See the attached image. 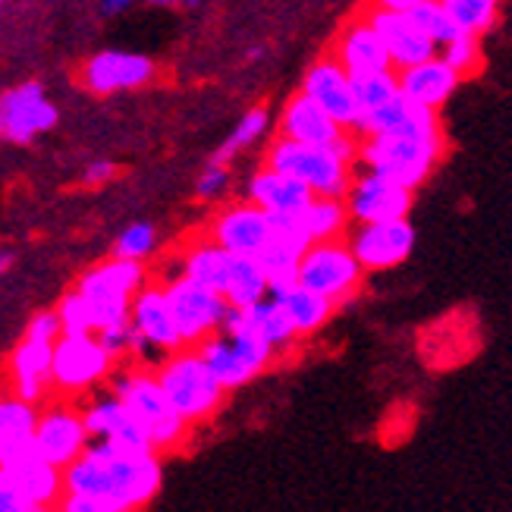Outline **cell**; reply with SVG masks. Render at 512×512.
I'll return each instance as SVG.
<instances>
[{"label": "cell", "instance_id": "obj_1", "mask_svg": "<svg viewBox=\"0 0 512 512\" xmlns=\"http://www.w3.org/2000/svg\"><path fill=\"white\" fill-rule=\"evenodd\" d=\"M161 491L158 450L95 440L63 469V494L107 500L114 512L139 509Z\"/></svg>", "mask_w": 512, "mask_h": 512}, {"label": "cell", "instance_id": "obj_2", "mask_svg": "<svg viewBox=\"0 0 512 512\" xmlns=\"http://www.w3.org/2000/svg\"><path fill=\"white\" fill-rule=\"evenodd\" d=\"M440 154H443V136L437 123V110L412 101L409 120L393 132L365 136V142L355 148V161L365 170L381 173L387 180L415 192L437 167Z\"/></svg>", "mask_w": 512, "mask_h": 512}, {"label": "cell", "instance_id": "obj_3", "mask_svg": "<svg viewBox=\"0 0 512 512\" xmlns=\"http://www.w3.org/2000/svg\"><path fill=\"white\" fill-rule=\"evenodd\" d=\"M264 164L280 173L302 180L315 195L343 198L355 167V142L346 136L333 139L330 145H305L293 139H277L264 154Z\"/></svg>", "mask_w": 512, "mask_h": 512}, {"label": "cell", "instance_id": "obj_4", "mask_svg": "<svg viewBox=\"0 0 512 512\" xmlns=\"http://www.w3.org/2000/svg\"><path fill=\"white\" fill-rule=\"evenodd\" d=\"M110 393H117L129 412L142 421L148 431V440L154 450H173L180 447V440L189 431V421L170 406L167 393L161 390L158 377L148 368H132V371H110Z\"/></svg>", "mask_w": 512, "mask_h": 512}, {"label": "cell", "instance_id": "obj_5", "mask_svg": "<svg viewBox=\"0 0 512 512\" xmlns=\"http://www.w3.org/2000/svg\"><path fill=\"white\" fill-rule=\"evenodd\" d=\"M161 390L167 393L170 406L180 412L189 425L192 421H205L211 418L220 403H224V387L217 384V377L211 374V368L198 359V352H186L176 349L170 352V359L154 371Z\"/></svg>", "mask_w": 512, "mask_h": 512}, {"label": "cell", "instance_id": "obj_6", "mask_svg": "<svg viewBox=\"0 0 512 512\" xmlns=\"http://www.w3.org/2000/svg\"><path fill=\"white\" fill-rule=\"evenodd\" d=\"M145 286V267L142 261H129V258H110L98 264L95 271H88L79 280V293L92 308L95 330L107 324H120L129 321V302L132 296Z\"/></svg>", "mask_w": 512, "mask_h": 512}, {"label": "cell", "instance_id": "obj_7", "mask_svg": "<svg viewBox=\"0 0 512 512\" xmlns=\"http://www.w3.org/2000/svg\"><path fill=\"white\" fill-rule=\"evenodd\" d=\"M296 283L327 296L333 305L352 299L362 286V264L355 261L349 242L324 239L311 242L296 267Z\"/></svg>", "mask_w": 512, "mask_h": 512}, {"label": "cell", "instance_id": "obj_8", "mask_svg": "<svg viewBox=\"0 0 512 512\" xmlns=\"http://www.w3.org/2000/svg\"><path fill=\"white\" fill-rule=\"evenodd\" d=\"M170 311H173V321L176 330H180V340L183 346H195L198 340H205L208 333H214L227 318V299L217 293L211 286H202L189 277H173L164 286Z\"/></svg>", "mask_w": 512, "mask_h": 512}, {"label": "cell", "instance_id": "obj_9", "mask_svg": "<svg viewBox=\"0 0 512 512\" xmlns=\"http://www.w3.org/2000/svg\"><path fill=\"white\" fill-rule=\"evenodd\" d=\"M114 371V359L95 340V333H60L51 355V384L70 393H82L107 381Z\"/></svg>", "mask_w": 512, "mask_h": 512}, {"label": "cell", "instance_id": "obj_10", "mask_svg": "<svg viewBox=\"0 0 512 512\" xmlns=\"http://www.w3.org/2000/svg\"><path fill=\"white\" fill-rule=\"evenodd\" d=\"M349 249L355 261L362 264V271H387V267L403 264L415 249V230L409 217L396 220H371V224H359L349 236Z\"/></svg>", "mask_w": 512, "mask_h": 512}, {"label": "cell", "instance_id": "obj_11", "mask_svg": "<svg viewBox=\"0 0 512 512\" xmlns=\"http://www.w3.org/2000/svg\"><path fill=\"white\" fill-rule=\"evenodd\" d=\"M346 214L359 224H371V220H396V217H409L412 208V192L406 186H399L387 176L365 170L352 173L349 189L343 195Z\"/></svg>", "mask_w": 512, "mask_h": 512}, {"label": "cell", "instance_id": "obj_12", "mask_svg": "<svg viewBox=\"0 0 512 512\" xmlns=\"http://www.w3.org/2000/svg\"><path fill=\"white\" fill-rule=\"evenodd\" d=\"M57 107L44 98V88L38 82L16 85L0 95V139L13 145H26L41 132L54 129Z\"/></svg>", "mask_w": 512, "mask_h": 512}, {"label": "cell", "instance_id": "obj_13", "mask_svg": "<svg viewBox=\"0 0 512 512\" xmlns=\"http://www.w3.org/2000/svg\"><path fill=\"white\" fill-rule=\"evenodd\" d=\"M88 431H85V421L82 412L70 409V406H54L44 415H38L35 421V453L41 459H48L57 469H66L85 447H88Z\"/></svg>", "mask_w": 512, "mask_h": 512}, {"label": "cell", "instance_id": "obj_14", "mask_svg": "<svg viewBox=\"0 0 512 512\" xmlns=\"http://www.w3.org/2000/svg\"><path fill=\"white\" fill-rule=\"evenodd\" d=\"M82 412L85 431L95 440H114L120 447H142V450H154L148 431L142 428V421L129 412V406L117 393H98L92 403H88Z\"/></svg>", "mask_w": 512, "mask_h": 512}, {"label": "cell", "instance_id": "obj_15", "mask_svg": "<svg viewBox=\"0 0 512 512\" xmlns=\"http://www.w3.org/2000/svg\"><path fill=\"white\" fill-rule=\"evenodd\" d=\"M368 22L381 35L384 48L390 54L393 70H406L412 63H421L437 54V44L421 32L409 13H396V10H368Z\"/></svg>", "mask_w": 512, "mask_h": 512}, {"label": "cell", "instance_id": "obj_16", "mask_svg": "<svg viewBox=\"0 0 512 512\" xmlns=\"http://www.w3.org/2000/svg\"><path fill=\"white\" fill-rule=\"evenodd\" d=\"M154 63L145 54L129 51H101L82 66V82L95 95H114L123 88H139L151 82Z\"/></svg>", "mask_w": 512, "mask_h": 512}, {"label": "cell", "instance_id": "obj_17", "mask_svg": "<svg viewBox=\"0 0 512 512\" xmlns=\"http://www.w3.org/2000/svg\"><path fill=\"white\" fill-rule=\"evenodd\" d=\"M302 92L308 98H315L327 114L337 120L343 129H352L355 117H359V104H355V92H352V79L343 66L327 57L318 60L302 79Z\"/></svg>", "mask_w": 512, "mask_h": 512}, {"label": "cell", "instance_id": "obj_18", "mask_svg": "<svg viewBox=\"0 0 512 512\" xmlns=\"http://www.w3.org/2000/svg\"><path fill=\"white\" fill-rule=\"evenodd\" d=\"M271 214L261 211L252 202H242L227 208L214 220L211 239L217 246H224L230 255H258L264 249V242L271 239Z\"/></svg>", "mask_w": 512, "mask_h": 512}, {"label": "cell", "instance_id": "obj_19", "mask_svg": "<svg viewBox=\"0 0 512 512\" xmlns=\"http://www.w3.org/2000/svg\"><path fill=\"white\" fill-rule=\"evenodd\" d=\"M333 60H337L349 73V79L368 76V73H381V70H393L384 41H381V35H377V29L368 22V16L349 22V26L343 29V35L337 38Z\"/></svg>", "mask_w": 512, "mask_h": 512}, {"label": "cell", "instance_id": "obj_20", "mask_svg": "<svg viewBox=\"0 0 512 512\" xmlns=\"http://www.w3.org/2000/svg\"><path fill=\"white\" fill-rule=\"evenodd\" d=\"M462 82V76L453 70L447 60H440L437 54L412 63L406 70H396V85H399V95H406L415 104H425V107H440L447 104L450 95L456 92V85Z\"/></svg>", "mask_w": 512, "mask_h": 512}, {"label": "cell", "instance_id": "obj_21", "mask_svg": "<svg viewBox=\"0 0 512 512\" xmlns=\"http://www.w3.org/2000/svg\"><path fill=\"white\" fill-rule=\"evenodd\" d=\"M129 324H132V330H136V333H142V337L154 340V343L170 349V352L183 349L180 330H176V321H173V311H170L164 286H142L139 293L132 296V302H129Z\"/></svg>", "mask_w": 512, "mask_h": 512}, {"label": "cell", "instance_id": "obj_22", "mask_svg": "<svg viewBox=\"0 0 512 512\" xmlns=\"http://www.w3.org/2000/svg\"><path fill=\"white\" fill-rule=\"evenodd\" d=\"M343 126L333 120L327 110L308 98L305 92H299L296 98H289L283 114H280V136L293 139V142H305V145H330L333 139L343 136Z\"/></svg>", "mask_w": 512, "mask_h": 512}, {"label": "cell", "instance_id": "obj_23", "mask_svg": "<svg viewBox=\"0 0 512 512\" xmlns=\"http://www.w3.org/2000/svg\"><path fill=\"white\" fill-rule=\"evenodd\" d=\"M315 192H311L302 180L289 173H280L274 167H261L252 180H249V202L258 205L261 211H267L271 217H283V214H299Z\"/></svg>", "mask_w": 512, "mask_h": 512}, {"label": "cell", "instance_id": "obj_24", "mask_svg": "<svg viewBox=\"0 0 512 512\" xmlns=\"http://www.w3.org/2000/svg\"><path fill=\"white\" fill-rule=\"evenodd\" d=\"M51 355L54 343L32 340L26 337L10 359V374H13V387L16 396L26 399V403H38V399L48 393L51 387Z\"/></svg>", "mask_w": 512, "mask_h": 512}, {"label": "cell", "instance_id": "obj_25", "mask_svg": "<svg viewBox=\"0 0 512 512\" xmlns=\"http://www.w3.org/2000/svg\"><path fill=\"white\" fill-rule=\"evenodd\" d=\"M35 403H26V399H0V469H10L19 459H26L35 453Z\"/></svg>", "mask_w": 512, "mask_h": 512}, {"label": "cell", "instance_id": "obj_26", "mask_svg": "<svg viewBox=\"0 0 512 512\" xmlns=\"http://www.w3.org/2000/svg\"><path fill=\"white\" fill-rule=\"evenodd\" d=\"M7 475L16 484V491L38 509L57 503L63 494V469H57V465H51L48 459H41L38 453L10 465Z\"/></svg>", "mask_w": 512, "mask_h": 512}, {"label": "cell", "instance_id": "obj_27", "mask_svg": "<svg viewBox=\"0 0 512 512\" xmlns=\"http://www.w3.org/2000/svg\"><path fill=\"white\" fill-rule=\"evenodd\" d=\"M195 352H198V359L211 368V374L217 377V384L224 390H236V387L249 384L255 377V371L236 352V346L230 343V337L224 330H214V333H208L205 340H198Z\"/></svg>", "mask_w": 512, "mask_h": 512}, {"label": "cell", "instance_id": "obj_28", "mask_svg": "<svg viewBox=\"0 0 512 512\" xmlns=\"http://www.w3.org/2000/svg\"><path fill=\"white\" fill-rule=\"evenodd\" d=\"M274 299H277L280 308L286 311V318H289V324H293V330L299 333V337L321 330V327L330 321L333 308H337L327 296L315 293V289H308V286H302V283H293V286L283 289V293L274 296Z\"/></svg>", "mask_w": 512, "mask_h": 512}, {"label": "cell", "instance_id": "obj_29", "mask_svg": "<svg viewBox=\"0 0 512 512\" xmlns=\"http://www.w3.org/2000/svg\"><path fill=\"white\" fill-rule=\"evenodd\" d=\"M230 264H233V255L224 246H217V242L208 236L202 242H195V246L186 252L183 277L202 283V286H211V289H217L220 296H224V283H227V274H230Z\"/></svg>", "mask_w": 512, "mask_h": 512}, {"label": "cell", "instance_id": "obj_30", "mask_svg": "<svg viewBox=\"0 0 512 512\" xmlns=\"http://www.w3.org/2000/svg\"><path fill=\"white\" fill-rule=\"evenodd\" d=\"M267 296V277L255 255H233L230 274L224 283V299L230 308H249Z\"/></svg>", "mask_w": 512, "mask_h": 512}, {"label": "cell", "instance_id": "obj_31", "mask_svg": "<svg viewBox=\"0 0 512 512\" xmlns=\"http://www.w3.org/2000/svg\"><path fill=\"white\" fill-rule=\"evenodd\" d=\"M217 330H224V333H227L230 343L236 346V352L242 355V359H246V365H249L255 374H261L267 365L274 362V349L267 346V340L249 324L246 311H242V308H230V311H227V318H224V324H220Z\"/></svg>", "mask_w": 512, "mask_h": 512}, {"label": "cell", "instance_id": "obj_32", "mask_svg": "<svg viewBox=\"0 0 512 512\" xmlns=\"http://www.w3.org/2000/svg\"><path fill=\"white\" fill-rule=\"evenodd\" d=\"M299 224L308 233L311 242H324V239H340L349 214L343 198H330V195H315L311 202L299 211Z\"/></svg>", "mask_w": 512, "mask_h": 512}, {"label": "cell", "instance_id": "obj_33", "mask_svg": "<svg viewBox=\"0 0 512 512\" xmlns=\"http://www.w3.org/2000/svg\"><path fill=\"white\" fill-rule=\"evenodd\" d=\"M242 311H246L249 324L267 340V346L274 349V355L289 349L299 340V333L293 330V324H289V318H286V311L280 308V302L274 296H264V299L252 302L249 308H242Z\"/></svg>", "mask_w": 512, "mask_h": 512}, {"label": "cell", "instance_id": "obj_34", "mask_svg": "<svg viewBox=\"0 0 512 512\" xmlns=\"http://www.w3.org/2000/svg\"><path fill=\"white\" fill-rule=\"evenodd\" d=\"M443 10L450 13L453 26L465 35H484L494 29L500 16V0H440Z\"/></svg>", "mask_w": 512, "mask_h": 512}, {"label": "cell", "instance_id": "obj_35", "mask_svg": "<svg viewBox=\"0 0 512 512\" xmlns=\"http://www.w3.org/2000/svg\"><path fill=\"white\" fill-rule=\"evenodd\" d=\"M412 114V101L406 95H393L387 98L384 104H377L374 110H365V114H359V120L352 123V132H359V136H377V132H393L399 129Z\"/></svg>", "mask_w": 512, "mask_h": 512}, {"label": "cell", "instance_id": "obj_36", "mask_svg": "<svg viewBox=\"0 0 512 512\" xmlns=\"http://www.w3.org/2000/svg\"><path fill=\"white\" fill-rule=\"evenodd\" d=\"M267 123H271V117H267V110H264V107H255V110H249V114L239 120V126L230 132V139L217 148V154H214V164H227L230 158H236V154H239L242 148L255 145V142L261 139V132L267 129Z\"/></svg>", "mask_w": 512, "mask_h": 512}, {"label": "cell", "instance_id": "obj_37", "mask_svg": "<svg viewBox=\"0 0 512 512\" xmlns=\"http://www.w3.org/2000/svg\"><path fill=\"white\" fill-rule=\"evenodd\" d=\"M406 13L412 16L415 26H418L421 32H425V35L437 44V48H440V44H447V41L459 32V29L453 26L450 13L443 10L440 0H418V4H415V7H409Z\"/></svg>", "mask_w": 512, "mask_h": 512}, {"label": "cell", "instance_id": "obj_38", "mask_svg": "<svg viewBox=\"0 0 512 512\" xmlns=\"http://www.w3.org/2000/svg\"><path fill=\"white\" fill-rule=\"evenodd\" d=\"M352 92H355V104H359V114H365V110H374L377 104H384L387 98H393L399 92L396 70H381V73L355 76L352 79ZM355 120H359V117H355Z\"/></svg>", "mask_w": 512, "mask_h": 512}, {"label": "cell", "instance_id": "obj_39", "mask_svg": "<svg viewBox=\"0 0 512 512\" xmlns=\"http://www.w3.org/2000/svg\"><path fill=\"white\" fill-rule=\"evenodd\" d=\"M440 60H447L453 70L465 79L469 73H475L481 66V44H478V35H465V32H456L447 44H440L437 48Z\"/></svg>", "mask_w": 512, "mask_h": 512}, {"label": "cell", "instance_id": "obj_40", "mask_svg": "<svg viewBox=\"0 0 512 512\" xmlns=\"http://www.w3.org/2000/svg\"><path fill=\"white\" fill-rule=\"evenodd\" d=\"M57 318H60V333H95V318H92V308L82 299L79 289L73 293H66L60 299V308H57Z\"/></svg>", "mask_w": 512, "mask_h": 512}, {"label": "cell", "instance_id": "obj_41", "mask_svg": "<svg viewBox=\"0 0 512 512\" xmlns=\"http://www.w3.org/2000/svg\"><path fill=\"white\" fill-rule=\"evenodd\" d=\"M154 246H158V233H154V227L151 224H132L117 239L114 255L117 258H129V261H145L154 252Z\"/></svg>", "mask_w": 512, "mask_h": 512}, {"label": "cell", "instance_id": "obj_42", "mask_svg": "<svg viewBox=\"0 0 512 512\" xmlns=\"http://www.w3.org/2000/svg\"><path fill=\"white\" fill-rule=\"evenodd\" d=\"M132 359H136L139 368H148V371H158L167 359H170V349L158 346L154 340L142 337V333L132 330V337H129V349H126Z\"/></svg>", "mask_w": 512, "mask_h": 512}, {"label": "cell", "instance_id": "obj_43", "mask_svg": "<svg viewBox=\"0 0 512 512\" xmlns=\"http://www.w3.org/2000/svg\"><path fill=\"white\" fill-rule=\"evenodd\" d=\"M129 337H132V324L129 321H120V324H107V327H98L95 330V340L104 346V352L110 359H123L126 349H129Z\"/></svg>", "mask_w": 512, "mask_h": 512}, {"label": "cell", "instance_id": "obj_44", "mask_svg": "<svg viewBox=\"0 0 512 512\" xmlns=\"http://www.w3.org/2000/svg\"><path fill=\"white\" fill-rule=\"evenodd\" d=\"M0 512H38V506H32L16 491V484L10 481L7 469H0Z\"/></svg>", "mask_w": 512, "mask_h": 512}, {"label": "cell", "instance_id": "obj_45", "mask_svg": "<svg viewBox=\"0 0 512 512\" xmlns=\"http://www.w3.org/2000/svg\"><path fill=\"white\" fill-rule=\"evenodd\" d=\"M227 183H230L227 167L224 164H211L202 176H198L195 192H198V198H214V195H220L227 189Z\"/></svg>", "mask_w": 512, "mask_h": 512}, {"label": "cell", "instance_id": "obj_46", "mask_svg": "<svg viewBox=\"0 0 512 512\" xmlns=\"http://www.w3.org/2000/svg\"><path fill=\"white\" fill-rule=\"evenodd\" d=\"M26 337L44 340V343H54V340L60 337V318H57V311H38V315L29 321Z\"/></svg>", "mask_w": 512, "mask_h": 512}, {"label": "cell", "instance_id": "obj_47", "mask_svg": "<svg viewBox=\"0 0 512 512\" xmlns=\"http://www.w3.org/2000/svg\"><path fill=\"white\" fill-rule=\"evenodd\" d=\"M114 173H117V167H114V164H110V161H98V164H92V167L85 170L82 183H85V186H101V183H107Z\"/></svg>", "mask_w": 512, "mask_h": 512}, {"label": "cell", "instance_id": "obj_48", "mask_svg": "<svg viewBox=\"0 0 512 512\" xmlns=\"http://www.w3.org/2000/svg\"><path fill=\"white\" fill-rule=\"evenodd\" d=\"M415 4H418V0H374L377 10H396V13H406Z\"/></svg>", "mask_w": 512, "mask_h": 512}, {"label": "cell", "instance_id": "obj_49", "mask_svg": "<svg viewBox=\"0 0 512 512\" xmlns=\"http://www.w3.org/2000/svg\"><path fill=\"white\" fill-rule=\"evenodd\" d=\"M129 4H132V0H101V13L104 16H117V13L129 10Z\"/></svg>", "mask_w": 512, "mask_h": 512}, {"label": "cell", "instance_id": "obj_50", "mask_svg": "<svg viewBox=\"0 0 512 512\" xmlns=\"http://www.w3.org/2000/svg\"><path fill=\"white\" fill-rule=\"evenodd\" d=\"M10 264H13V255L10 252H0V274H4Z\"/></svg>", "mask_w": 512, "mask_h": 512}, {"label": "cell", "instance_id": "obj_51", "mask_svg": "<svg viewBox=\"0 0 512 512\" xmlns=\"http://www.w3.org/2000/svg\"><path fill=\"white\" fill-rule=\"evenodd\" d=\"M145 4H151V7H170V4H176V0H145Z\"/></svg>", "mask_w": 512, "mask_h": 512}, {"label": "cell", "instance_id": "obj_52", "mask_svg": "<svg viewBox=\"0 0 512 512\" xmlns=\"http://www.w3.org/2000/svg\"><path fill=\"white\" fill-rule=\"evenodd\" d=\"M198 4H202V0H183V7H189V10H192V7H198Z\"/></svg>", "mask_w": 512, "mask_h": 512}]
</instances>
